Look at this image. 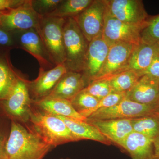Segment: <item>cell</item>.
I'll use <instances>...</instances> for the list:
<instances>
[{"instance_id":"6da1fadb","label":"cell","mask_w":159,"mask_h":159,"mask_svg":"<svg viewBox=\"0 0 159 159\" xmlns=\"http://www.w3.org/2000/svg\"><path fill=\"white\" fill-rule=\"evenodd\" d=\"M53 148L25 125L11 121L6 159H43Z\"/></svg>"},{"instance_id":"7a4b0ae2","label":"cell","mask_w":159,"mask_h":159,"mask_svg":"<svg viewBox=\"0 0 159 159\" xmlns=\"http://www.w3.org/2000/svg\"><path fill=\"white\" fill-rule=\"evenodd\" d=\"M26 127L53 148L69 142H78L62 119L33 104Z\"/></svg>"},{"instance_id":"3957f363","label":"cell","mask_w":159,"mask_h":159,"mask_svg":"<svg viewBox=\"0 0 159 159\" xmlns=\"http://www.w3.org/2000/svg\"><path fill=\"white\" fill-rule=\"evenodd\" d=\"M28 81L20 74L8 97L0 101V117L25 126L29 122L32 105Z\"/></svg>"},{"instance_id":"277c9868","label":"cell","mask_w":159,"mask_h":159,"mask_svg":"<svg viewBox=\"0 0 159 159\" xmlns=\"http://www.w3.org/2000/svg\"><path fill=\"white\" fill-rule=\"evenodd\" d=\"M64 64L69 71L81 73L89 43L74 18L66 19L63 29Z\"/></svg>"},{"instance_id":"5b68a950","label":"cell","mask_w":159,"mask_h":159,"mask_svg":"<svg viewBox=\"0 0 159 159\" xmlns=\"http://www.w3.org/2000/svg\"><path fill=\"white\" fill-rule=\"evenodd\" d=\"M66 19L48 15L41 16L36 29L52 61L55 66L64 64L63 29Z\"/></svg>"},{"instance_id":"8992f818","label":"cell","mask_w":159,"mask_h":159,"mask_svg":"<svg viewBox=\"0 0 159 159\" xmlns=\"http://www.w3.org/2000/svg\"><path fill=\"white\" fill-rule=\"evenodd\" d=\"M146 22L134 25L121 21L111 15L107 9L102 37L109 47L118 43L137 46L141 43L140 34Z\"/></svg>"},{"instance_id":"52a82bcc","label":"cell","mask_w":159,"mask_h":159,"mask_svg":"<svg viewBox=\"0 0 159 159\" xmlns=\"http://www.w3.org/2000/svg\"><path fill=\"white\" fill-rule=\"evenodd\" d=\"M158 112H159V104H142L134 102L125 97L117 105L98 110L87 119L98 120L134 119Z\"/></svg>"},{"instance_id":"ba28073f","label":"cell","mask_w":159,"mask_h":159,"mask_svg":"<svg viewBox=\"0 0 159 159\" xmlns=\"http://www.w3.org/2000/svg\"><path fill=\"white\" fill-rule=\"evenodd\" d=\"M107 9V0H94L87 9L74 18L89 43L102 36Z\"/></svg>"},{"instance_id":"9c48e42d","label":"cell","mask_w":159,"mask_h":159,"mask_svg":"<svg viewBox=\"0 0 159 159\" xmlns=\"http://www.w3.org/2000/svg\"><path fill=\"white\" fill-rule=\"evenodd\" d=\"M41 16L35 12L31 1L6 12H0V28L9 32L36 29Z\"/></svg>"},{"instance_id":"30bf717a","label":"cell","mask_w":159,"mask_h":159,"mask_svg":"<svg viewBox=\"0 0 159 159\" xmlns=\"http://www.w3.org/2000/svg\"><path fill=\"white\" fill-rule=\"evenodd\" d=\"M18 48L31 54L36 58L41 70H47L55 66L36 29L10 32Z\"/></svg>"},{"instance_id":"8fae6325","label":"cell","mask_w":159,"mask_h":159,"mask_svg":"<svg viewBox=\"0 0 159 159\" xmlns=\"http://www.w3.org/2000/svg\"><path fill=\"white\" fill-rule=\"evenodd\" d=\"M107 3L110 14L121 21L143 25L149 18L141 0H107Z\"/></svg>"},{"instance_id":"7c38bea8","label":"cell","mask_w":159,"mask_h":159,"mask_svg":"<svg viewBox=\"0 0 159 159\" xmlns=\"http://www.w3.org/2000/svg\"><path fill=\"white\" fill-rule=\"evenodd\" d=\"M135 46L118 43L110 46L104 65L94 80L108 79L126 71L129 57Z\"/></svg>"},{"instance_id":"4fadbf2b","label":"cell","mask_w":159,"mask_h":159,"mask_svg":"<svg viewBox=\"0 0 159 159\" xmlns=\"http://www.w3.org/2000/svg\"><path fill=\"white\" fill-rule=\"evenodd\" d=\"M109 47L102 36L89 43L81 74L86 87L97 77L105 62Z\"/></svg>"},{"instance_id":"5bb4252c","label":"cell","mask_w":159,"mask_h":159,"mask_svg":"<svg viewBox=\"0 0 159 159\" xmlns=\"http://www.w3.org/2000/svg\"><path fill=\"white\" fill-rule=\"evenodd\" d=\"M68 71L64 63L57 65L47 70H39L38 77L36 79L28 81L29 94L32 101L48 97Z\"/></svg>"},{"instance_id":"9a60e30c","label":"cell","mask_w":159,"mask_h":159,"mask_svg":"<svg viewBox=\"0 0 159 159\" xmlns=\"http://www.w3.org/2000/svg\"><path fill=\"white\" fill-rule=\"evenodd\" d=\"M86 122L96 127L111 142L119 146L125 138L133 131L131 119L98 120L87 119Z\"/></svg>"},{"instance_id":"2e32d148","label":"cell","mask_w":159,"mask_h":159,"mask_svg":"<svg viewBox=\"0 0 159 159\" xmlns=\"http://www.w3.org/2000/svg\"><path fill=\"white\" fill-rule=\"evenodd\" d=\"M126 98L142 104H159V80L143 75L126 93Z\"/></svg>"},{"instance_id":"e0dca14e","label":"cell","mask_w":159,"mask_h":159,"mask_svg":"<svg viewBox=\"0 0 159 159\" xmlns=\"http://www.w3.org/2000/svg\"><path fill=\"white\" fill-rule=\"evenodd\" d=\"M86 87V84L81 73L68 71L61 78L48 97L65 99L70 101Z\"/></svg>"},{"instance_id":"ac0fdd59","label":"cell","mask_w":159,"mask_h":159,"mask_svg":"<svg viewBox=\"0 0 159 159\" xmlns=\"http://www.w3.org/2000/svg\"><path fill=\"white\" fill-rule=\"evenodd\" d=\"M158 55L159 43L148 45L140 43L135 46L132 52L126 70L134 71L141 77Z\"/></svg>"},{"instance_id":"d6986e66","label":"cell","mask_w":159,"mask_h":159,"mask_svg":"<svg viewBox=\"0 0 159 159\" xmlns=\"http://www.w3.org/2000/svg\"><path fill=\"white\" fill-rule=\"evenodd\" d=\"M153 139L133 131L120 145L127 152L132 159H152Z\"/></svg>"},{"instance_id":"ffe728a7","label":"cell","mask_w":159,"mask_h":159,"mask_svg":"<svg viewBox=\"0 0 159 159\" xmlns=\"http://www.w3.org/2000/svg\"><path fill=\"white\" fill-rule=\"evenodd\" d=\"M62 119L77 141L90 140L106 145H110L112 142L102 134L96 127L88 122L78 119L59 116Z\"/></svg>"},{"instance_id":"44dd1931","label":"cell","mask_w":159,"mask_h":159,"mask_svg":"<svg viewBox=\"0 0 159 159\" xmlns=\"http://www.w3.org/2000/svg\"><path fill=\"white\" fill-rule=\"evenodd\" d=\"M32 104L55 116L84 121L87 119L78 114L74 110L70 101L66 99L47 97L40 100L32 101Z\"/></svg>"},{"instance_id":"7402d4cb","label":"cell","mask_w":159,"mask_h":159,"mask_svg":"<svg viewBox=\"0 0 159 159\" xmlns=\"http://www.w3.org/2000/svg\"><path fill=\"white\" fill-rule=\"evenodd\" d=\"M9 53H0V101L7 98L20 75L11 65Z\"/></svg>"},{"instance_id":"603a6c76","label":"cell","mask_w":159,"mask_h":159,"mask_svg":"<svg viewBox=\"0 0 159 159\" xmlns=\"http://www.w3.org/2000/svg\"><path fill=\"white\" fill-rule=\"evenodd\" d=\"M133 131L156 140L159 139V112L131 119Z\"/></svg>"},{"instance_id":"cb8c5ba5","label":"cell","mask_w":159,"mask_h":159,"mask_svg":"<svg viewBox=\"0 0 159 159\" xmlns=\"http://www.w3.org/2000/svg\"><path fill=\"white\" fill-rule=\"evenodd\" d=\"M93 1L62 0L56 9L48 15L65 19L69 18H74L84 11Z\"/></svg>"},{"instance_id":"d4e9b609","label":"cell","mask_w":159,"mask_h":159,"mask_svg":"<svg viewBox=\"0 0 159 159\" xmlns=\"http://www.w3.org/2000/svg\"><path fill=\"white\" fill-rule=\"evenodd\" d=\"M70 102L74 110L87 119L95 112L99 101L88 93L84 88L77 94Z\"/></svg>"},{"instance_id":"484cf974","label":"cell","mask_w":159,"mask_h":159,"mask_svg":"<svg viewBox=\"0 0 159 159\" xmlns=\"http://www.w3.org/2000/svg\"><path fill=\"white\" fill-rule=\"evenodd\" d=\"M140 77L134 71L127 70L108 79L113 93H126L132 88Z\"/></svg>"},{"instance_id":"4316f807","label":"cell","mask_w":159,"mask_h":159,"mask_svg":"<svg viewBox=\"0 0 159 159\" xmlns=\"http://www.w3.org/2000/svg\"><path fill=\"white\" fill-rule=\"evenodd\" d=\"M141 43L148 45L159 43V14L149 17L140 34Z\"/></svg>"},{"instance_id":"83f0119b","label":"cell","mask_w":159,"mask_h":159,"mask_svg":"<svg viewBox=\"0 0 159 159\" xmlns=\"http://www.w3.org/2000/svg\"><path fill=\"white\" fill-rule=\"evenodd\" d=\"M85 90L99 101L113 93L108 79L96 80L85 88Z\"/></svg>"},{"instance_id":"f1b7e54d","label":"cell","mask_w":159,"mask_h":159,"mask_svg":"<svg viewBox=\"0 0 159 159\" xmlns=\"http://www.w3.org/2000/svg\"><path fill=\"white\" fill-rule=\"evenodd\" d=\"M62 0H34L31 6L36 13L40 16L51 14L57 8Z\"/></svg>"},{"instance_id":"f546056e","label":"cell","mask_w":159,"mask_h":159,"mask_svg":"<svg viewBox=\"0 0 159 159\" xmlns=\"http://www.w3.org/2000/svg\"><path fill=\"white\" fill-rule=\"evenodd\" d=\"M11 129V121L0 117V159H6V147Z\"/></svg>"},{"instance_id":"4dcf8cb0","label":"cell","mask_w":159,"mask_h":159,"mask_svg":"<svg viewBox=\"0 0 159 159\" xmlns=\"http://www.w3.org/2000/svg\"><path fill=\"white\" fill-rule=\"evenodd\" d=\"M126 97V93H111L99 101L95 112L100 109L111 107L117 105Z\"/></svg>"},{"instance_id":"1f68e13d","label":"cell","mask_w":159,"mask_h":159,"mask_svg":"<svg viewBox=\"0 0 159 159\" xmlns=\"http://www.w3.org/2000/svg\"><path fill=\"white\" fill-rule=\"evenodd\" d=\"M14 48L17 47L11 32L0 28V53L9 52Z\"/></svg>"},{"instance_id":"d6a6232c","label":"cell","mask_w":159,"mask_h":159,"mask_svg":"<svg viewBox=\"0 0 159 159\" xmlns=\"http://www.w3.org/2000/svg\"><path fill=\"white\" fill-rule=\"evenodd\" d=\"M25 0H0V12H6L21 6Z\"/></svg>"},{"instance_id":"836d02e7","label":"cell","mask_w":159,"mask_h":159,"mask_svg":"<svg viewBox=\"0 0 159 159\" xmlns=\"http://www.w3.org/2000/svg\"><path fill=\"white\" fill-rule=\"evenodd\" d=\"M144 75L159 80V55L154 59L149 67L144 72L143 75Z\"/></svg>"},{"instance_id":"e575fe53","label":"cell","mask_w":159,"mask_h":159,"mask_svg":"<svg viewBox=\"0 0 159 159\" xmlns=\"http://www.w3.org/2000/svg\"><path fill=\"white\" fill-rule=\"evenodd\" d=\"M154 154L153 159H159V139L153 141Z\"/></svg>"},{"instance_id":"d590c367","label":"cell","mask_w":159,"mask_h":159,"mask_svg":"<svg viewBox=\"0 0 159 159\" xmlns=\"http://www.w3.org/2000/svg\"><path fill=\"white\" fill-rule=\"evenodd\" d=\"M60 159H71L69 158H61Z\"/></svg>"}]
</instances>
